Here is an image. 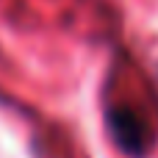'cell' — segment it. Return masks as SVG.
Masks as SVG:
<instances>
[{
  "mask_svg": "<svg viewBox=\"0 0 158 158\" xmlns=\"http://www.w3.org/2000/svg\"><path fill=\"white\" fill-rule=\"evenodd\" d=\"M106 128L119 153L131 158H147L158 142V133L144 122V117L125 103H108L106 106Z\"/></svg>",
  "mask_w": 158,
  "mask_h": 158,
  "instance_id": "obj_1",
  "label": "cell"
}]
</instances>
